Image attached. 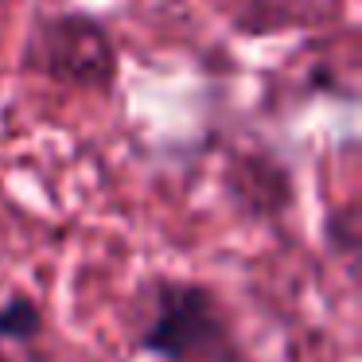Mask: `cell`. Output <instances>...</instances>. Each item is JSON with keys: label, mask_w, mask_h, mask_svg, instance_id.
Segmentation results:
<instances>
[{"label": "cell", "mask_w": 362, "mask_h": 362, "mask_svg": "<svg viewBox=\"0 0 362 362\" xmlns=\"http://www.w3.org/2000/svg\"><path fill=\"white\" fill-rule=\"evenodd\" d=\"M136 346L160 362H230L234 339L214 288L195 281H156Z\"/></svg>", "instance_id": "cell-1"}, {"label": "cell", "mask_w": 362, "mask_h": 362, "mask_svg": "<svg viewBox=\"0 0 362 362\" xmlns=\"http://www.w3.org/2000/svg\"><path fill=\"white\" fill-rule=\"evenodd\" d=\"M24 66L51 82L78 90H110L117 82V47L105 24L90 12H59L35 24Z\"/></svg>", "instance_id": "cell-2"}, {"label": "cell", "mask_w": 362, "mask_h": 362, "mask_svg": "<svg viewBox=\"0 0 362 362\" xmlns=\"http://www.w3.org/2000/svg\"><path fill=\"white\" fill-rule=\"evenodd\" d=\"M226 191L250 218H281L292 206V175L273 152H242L226 164Z\"/></svg>", "instance_id": "cell-3"}, {"label": "cell", "mask_w": 362, "mask_h": 362, "mask_svg": "<svg viewBox=\"0 0 362 362\" xmlns=\"http://www.w3.org/2000/svg\"><path fill=\"white\" fill-rule=\"evenodd\" d=\"M43 335V308L32 296L16 292L0 304V339L4 343H32Z\"/></svg>", "instance_id": "cell-4"}, {"label": "cell", "mask_w": 362, "mask_h": 362, "mask_svg": "<svg viewBox=\"0 0 362 362\" xmlns=\"http://www.w3.org/2000/svg\"><path fill=\"white\" fill-rule=\"evenodd\" d=\"M0 362H8V354H4V351H0Z\"/></svg>", "instance_id": "cell-5"}]
</instances>
